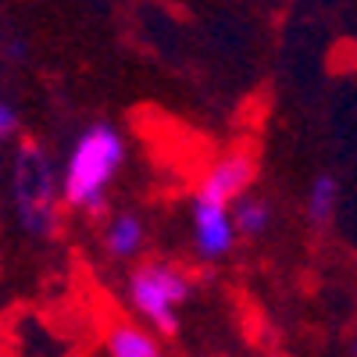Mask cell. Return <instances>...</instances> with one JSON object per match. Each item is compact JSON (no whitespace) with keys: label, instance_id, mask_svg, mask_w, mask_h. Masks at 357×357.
Wrapping results in <instances>:
<instances>
[{"label":"cell","instance_id":"cell-3","mask_svg":"<svg viewBox=\"0 0 357 357\" xmlns=\"http://www.w3.org/2000/svg\"><path fill=\"white\" fill-rule=\"evenodd\" d=\"M190 296V279L172 264H139L129 279V301L158 333H175V311Z\"/></svg>","mask_w":357,"mask_h":357},{"label":"cell","instance_id":"cell-5","mask_svg":"<svg viewBox=\"0 0 357 357\" xmlns=\"http://www.w3.org/2000/svg\"><path fill=\"white\" fill-rule=\"evenodd\" d=\"M250 183H254V161L247 154H229L200 178V197H215L229 204L232 197L247 193Z\"/></svg>","mask_w":357,"mask_h":357},{"label":"cell","instance_id":"cell-2","mask_svg":"<svg viewBox=\"0 0 357 357\" xmlns=\"http://www.w3.org/2000/svg\"><path fill=\"white\" fill-rule=\"evenodd\" d=\"M15 197H18V215L22 225L36 236H50L57 225V186H54V168L40 146L25 143L15 161Z\"/></svg>","mask_w":357,"mask_h":357},{"label":"cell","instance_id":"cell-6","mask_svg":"<svg viewBox=\"0 0 357 357\" xmlns=\"http://www.w3.org/2000/svg\"><path fill=\"white\" fill-rule=\"evenodd\" d=\"M104 350L111 357H158L161 343L146 329H136V325H114L104 340Z\"/></svg>","mask_w":357,"mask_h":357},{"label":"cell","instance_id":"cell-7","mask_svg":"<svg viewBox=\"0 0 357 357\" xmlns=\"http://www.w3.org/2000/svg\"><path fill=\"white\" fill-rule=\"evenodd\" d=\"M229 215H232L236 236H261L272 225V207L257 197H243V193L229 200Z\"/></svg>","mask_w":357,"mask_h":357},{"label":"cell","instance_id":"cell-1","mask_svg":"<svg viewBox=\"0 0 357 357\" xmlns=\"http://www.w3.org/2000/svg\"><path fill=\"white\" fill-rule=\"evenodd\" d=\"M126 161V143L111 126H89L65 165L61 178V200L82 211H100L104 190L114 183L118 168Z\"/></svg>","mask_w":357,"mask_h":357},{"label":"cell","instance_id":"cell-4","mask_svg":"<svg viewBox=\"0 0 357 357\" xmlns=\"http://www.w3.org/2000/svg\"><path fill=\"white\" fill-rule=\"evenodd\" d=\"M193 243H197L200 257H207V261H218L236 247V229H232V215H229L225 200L197 193V200H193Z\"/></svg>","mask_w":357,"mask_h":357},{"label":"cell","instance_id":"cell-9","mask_svg":"<svg viewBox=\"0 0 357 357\" xmlns=\"http://www.w3.org/2000/svg\"><path fill=\"white\" fill-rule=\"evenodd\" d=\"M336 204H340V183L333 175H318L311 183V193H307V215H311V222L325 225L333 218Z\"/></svg>","mask_w":357,"mask_h":357},{"label":"cell","instance_id":"cell-8","mask_svg":"<svg viewBox=\"0 0 357 357\" xmlns=\"http://www.w3.org/2000/svg\"><path fill=\"white\" fill-rule=\"evenodd\" d=\"M104 243L114 257H136L143 247V222L132 215H118L111 218L107 232H104Z\"/></svg>","mask_w":357,"mask_h":357},{"label":"cell","instance_id":"cell-10","mask_svg":"<svg viewBox=\"0 0 357 357\" xmlns=\"http://www.w3.org/2000/svg\"><path fill=\"white\" fill-rule=\"evenodd\" d=\"M11 132H15V111H11L4 100H0V139L11 136Z\"/></svg>","mask_w":357,"mask_h":357}]
</instances>
